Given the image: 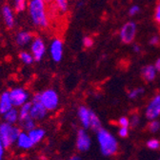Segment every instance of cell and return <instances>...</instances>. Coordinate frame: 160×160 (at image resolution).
Listing matches in <instances>:
<instances>
[{"instance_id":"1","label":"cell","mask_w":160,"mask_h":160,"mask_svg":"<svg viewBox=\"0 0 160 160\" xmlns=\"http://www.w3.org/2000/svg\"><path fill=\"white\" fill-rule=\"evenodd\" d=\"M51 0H29L27 12L32 25L39 30H46L51 25Z\"/></svg>"},{"instance_id":"2","label":"cell","mask_w":160,"mask_h":160,"mask_svg":"<svg viewBox=\"0 0 160 160\" xmlns=\"http://www.w3.org/2000/svg\"><path fill=\"white\" fill-rule=\"evenodd\" d=\"M96 138L99 144L100 152L105 156H112L118 151V143L114 136L105 129H100L96 132Z\"/></svg>"},{"instance_id":"3","label":"cell","mask_w":160,"mask_h":160,"mask_svg":"<svg viewBox=\"0 0 160 160\" xmlns=\"http://www.w3.org/2000/svg\"><path fill=\"white\" fill-rule=\"evenodd\" d=\"M20 132H21V129L16 125H12L5 121L0 123V138L6 149L11 148L16 143Z\"/></svg>"},{"instance_id":"4","label":"cell","mask_w":160,"mask_h":160,"mask_svg":"<svg viewBox=\"0 0 160 160\" xmlns=\"http://www.w3.org/2000/svg\"><path fill=\"white\" fill-rule=\"evenodd\" d=\"M35 96L49 112L55 111L59 106V95L53 89H46L41 92L35 93Z\"/></svg>"},{"instance_id":"5","label":"cell","mask_w":160,"mask_h":160,"mask_svg":"<svg viewBox=\"0 0 160 160\" xmlns=\"http://www.w3.org/2000/svg\"><path fill=\"white\" fill-rule=\"evenodd\" d=\"M30 52H32L35 62H40L44 58L47 51L46 43L41 36H34L30 44Z\"/></svg>"},{"instance_id":"6","label":"cell","mask_w":160,"mask_h":160,"mask_svg":"<svg viewBox=\"0 0 160 160\" xmlns=\"http://www.w3.org/2000/svg\"><path fill=\"white\" fill-rule=\"evenodd\" d=\"M10 96L12 99V102L13 107L19 108L23 104L30 101V93L29 92L22 87H14L11 89L10 91Z\"/></svg>"},{"instance_id":"7","label":"cell","mask_w":160,"mask_h":160,"mask_svg":"<svg viewBox=\"0 0 160 160\" xmlns=\"http://www.w3.org/2000/svg\"><path fill=\"white\" fill-rule=\"evenodd\" d=\"M49 52L52 60L55 63H59L63 59L64 53V44L61 38H53L49 46Z\"/></svg>"},{"instance_id":"8","label":"cell","mask_w":160,"mask_h":160,"mask_svg":"<svg viewBox=\"0 0 160 160\" xmlns=\"http://www.w3.org/2000/svg\"><path fill=\"white\" fill-rule=\"evenodd\" d=\"M49 111L43 106V104L38 100V98L33 94L32 98V107H31V117L35 121H41L48 115Z\"/></svg>"},{"instance_id":"9","label":"cell","mask_w":160,"mask_h":160,"mask_svg":"<svg viewBox=\"0 0 160 160\" xmlns=\"http://www.w3.org/2000/svg\"><path fill=\"white\" fill-rule=\"evenodd\" d=\"M136 31H137V27L134 22L129 21L125 23L119 32V36L121 41L125 44L132 43L135 38Z\"/></svg>"},{"instance_id":"10","label":"cell","mask_w":160,"mask_h":160,"mask_svg":"<svg viewBox=\"0 0 160 160\" xmlns=\"http://www.w3.org/2000/svg\"><path fill=\"white\" fill-rule=\"evenodd\" d=\"M14 13H15L14 10L9 4H5L1 8V16L7 29L12 30L16 25V19Z\"/></svg>"},{"instance_id":"11","label":"cell","mask_w":160,"mask_h":160,"mask_svg":"<svg viewBox=\"0 0 160 160\" xmlns=\"http://www.w3.org/2000/svg\"><path fill=\"white\" fill-rule=\"evenodd\" d=\"M145 115L149 120H154L160 115V94H156L148 104Z\"/></svg>"},{"instance_id":"12","label":"cell","mask_w":160,"mask_h":160,"mask_svg":"<svg viewBox=\"0 0 160 160\" xmlns=\"http://www.w3.org/2000/svg\"><path fill=\"white\" fill-rule=\"evenodd\" d=\"M91 147V138L88 132L81 129L76 134V148L79 152H87Z\"/></svg>"},{"instance_id":"13","label":"cell","mask_w":160,"mask_h":160,"mask_svg":"<svg viewBox=\"0 0 160 160\" xmlns=\"http://www.w3.org/2000/svg\"><path fill=\"white\" fill-rule=\"evenodd\" d=\"M33 37H34V35L32 32L27 31V30H21L16 32V34L14 36V41L18 47L23 48V47L30 46Z\"/></svg>"},{"instance_id":"14","label":"cell","mask_w":160,"mask_h":160,"mask_svg":"<svg viewBox=\"0 0 160 160\" xmlns=\"http://www.w3.org/2000/svg\"><path fill=\"white\" fill-rule=\"evenodd\" d=\"M15 144L19 149H21V150H30L34 146V144L32 141V139L29 136L28 132H25V131L20 132Z\"/></svg>"},{"instance_id":"15","label":"cell","mask_w":160,"mask_h":160,"mask_svg":"<svg viewBox=\"0 0 160 160\" xmlns=\"http://www.w3.org/2000/svg\"><path fill=\"white\" fill-rule=\"evenodd\" d=\"M13 107L9 91H4L0 94V114L3 115Z\"/></svg>"},{"instance_id":"16","label":"cell","mask_w":160,"mask_h":160,"mask_svg":"<svg viewBox=\"0 0 160 160\" xmlns=\"http://www.w3.org/2000/svg\"><path fill=\"white\" fill-rule=\"evenodd\" d=\"M91 113L92 111L89 110L86 106H80L78 111H77V114H78V118L81 122L82 126L85 129L90 128V122H91Z\"/></svg>"},{"instance_id":"17","label":"cell","mask_w":160,"mask_h":160,"mask_svg":"<svg viewBox=\"0 0 160 160\" xmlns=\"http://www.w3.org/2000/svg\"><path fill=\"white\" fill-rule=\"evenodd\" d=\"M29 136L31 137L32 141L33 142V144H38L39 142H41L43 138L45 137L46 134V131L42 128H39V127H35L34 129L31 130L30 132H27Z\"/></svg>"},{"instance_id":"18","label":"cell","mask_w":160,"mask_h":160,"mask_svg":"<svg viewBox=\"0 0 160 160\" xmlns=\"http://www.w3.org/2000/svg\"><path fill=\"white\" fill-rule=\"evenodd\" d=\"M4 121L12 125H16V123L19 122V111L18 108L12 107L11 110H9L6 113L3 114Z\"/></svg>"},{"instance_id":"19","label":"cell","mask_w":160,"mask_h":160,"mask_svg":"<svg viewBox=\"0 0 160 160\" xmlns=\"http://www.w3.org/2000/svg\"><path fill=\"white\" fill-rule=\"evenodd\" d=\"M156 72L157 71L154 65H147L143 67L141 70V74H142L143 79L148 82H151L152 80H154V78L156 77Z\"/></svg>"},{"instance_id":"20","label":"cell","mask_w":160,"mask_h":160,"mask_svg":"<svg viewBox=\"0 0 160 160\" xmlns=\"http://www.w3.org/2000/svg\"><path fill=\"white\" fill-rule=\"evenodd\" d=\"M29 0H11L12 7L17 13H22L27 11Z\"/></svg>"},{"instance_id":"21","label":"cell","mask_w":160,"mask_h":160,"mask_svg":"<svg viewBox=\"0 0 160 160\" xmlns=\"http://www.w3.org/2000/svg\"><path fill=\"white\" fill-rule=\"evenodd\" d=\"M18 57L21 63L26 66H31L33 64V62H35V60L30 51H25V50L21 51L18 54Z\"/></svg>"},{"instance_id":"22","label":"cell","mask_w":160,"mask_h":160,"mask_svg":"<svg viewBox=\"0 0 160 160\" xmlns=\"http://www.w3.org/2000/svg\"><path fill=\"white\" fill-rule=\"evenodd\" d=\"M51 3L60 13H66L69 11V0H51Z\"/></svg>"},{"instance_id":"23","label":"cell","mask_w":160,"mask_h":160,"mask_svg":"<svg viewBox=\"0 0 160 160\" xmlns=\"http://www.w3.org/2000/svg\"><path fill=\"white\" fill-rule=\"evenodd\" d=\"M31 107H32V101H28L27 103L23 104L21 107L18 108L19 111V122L31 117Z\"/></svg>"},{"instance_id":"24","label":"cell","mask_w":160,"mask_h":160,"mask_svg":"<svg viewBox=\"0 0 160 160\" xmlns=\"http://www.w3.org/2000/svg\"><path fill=\"white\" fill-rule=\"evenodd\" d=\"M35 120L32 119V117H29L23 121H20V125H21V129L25 132H30L31 130L34 129L36 127Z\"/></svg>"},{"instance_id":"25","label":"cell","mask_w":160,"mask_h":160,"mask_svg":"<svg viewBox=\"0 0 160 160\" xmlns=\"http://www.w3.org/2000/svg\"><path fill=\"white\" fill-rule=\"evenodd\" d=\"M90 128H92L93 131L97 132L98 130L101 129V121H100L99 117L96 115L94 112L92 111L91 113V122H90Z\"/></svg>"},{"instance_id":"26","label":"cell","mask_w":160,"mask_h":160,"mask_svg":"<svg viewBox=\"0 0 160 160\" xmlns=\"http://www.w3.org/2000/svg\"><path fill=\"white\" fill-rule=\"evenodd\" d=\"M160 129V122L157 121L156 119L154 120H151V122L149 123L148 125V130L151 132H157Z\"/></svg>"},{"instance_id":"27","label":"cell","mask_w":160,"mask_h":160,"mask_svg":"<svg viewBox=\"0 0 160 160\" xmlns=\"http://www.w3.org/2000/svg\"><path fill=\"white\" fill-rule=\"evenodd\" d=\"M143 92H144V90L142 88H135V89H133V90H132V91L129 92L128 96H129L130 99H135L138 96L141 95Z\"/></svg>"},{"instance_id":"28","label":"cell","mask_w":160,"mask_h":160,"mask_svg":"<svg viewBox=\"0 0 160 160\" xmlns=\"http://www.w3.org/2000/svg\"><path fill=\"white\" fill-rule=\"evenodd\" d=\"M147 147L151 150H157L160 148V141L157 139H151L147 142Z\"/></svg>"},{"instance_id":"29","label":"cell","mask_w":160,"mask_h":160,"mask_svg":"<svg viewBox=\"0 0 160 160\" xmlns=\"http://www.w3.org/2000/svg\"><path fill=\"white\" fill-rule=\"evenodd\" d=\"M82 44L85 48H91L93 45V39L91 36H85L82 39Z\"/></svg>"},{"instance_id":"30","label":"cell","mask_w":160,"mask_h":160,"mask_svg":"<svg viewBox=\"0 0 160 160\" xmlns=\"http://www.w3.org/2000/svg\"><path fill=\"white\" fill-rule=\"evenodd\" d=\"M117 123H118L119 127H127V128H129V126H130V120L127 117L122 116V117L119 118Z\"/></svg>"},{"instance_id":"31","label":"cell","mask_w":160,"mask_h":160,"mask_svg":"<svg viewBox=\"0 0 160 160\" xmlns=\"http://www.w3.org/2000/svg\"><path fill=\"white\" fill-rule=\"evenodd\" d=\"M118 134L120 137H122V138L127 137L129 135V129L127 127H119Z\"/></svg>"},{"instance_id":"32","label":"cell","mask_w":160,"mask_h":160,"mask_svg":"<svg viewBox=\"0 0 160 160\" xmlns=\"http://www.w3.org/2000/svg\"><path fill=\"white\" fill-rule=\"evenodd\" d=\"M138 124H139V116L136 115V114L132 115V118L130 119V126H132V127L134 128V127H136Z\"/></svg>"},{"instance_id":"33","label":"cell","mask_w":160,"mask_h":160,"mask_svg":"<svg viewBox=\"0 0 160 160\" xmlns=\"http://www.w3.org/2000/svg\"><path fill=\"white\" fill-rule=\"evenodd\" d=\"M154 19L157 23L160 24V2L157 4L156 8H155V12H154Z\"/></svg>"},{"instance_id":"34","label":"cell","mask_w":160,"mask_h":160,"mask_svg":"<svg viewBox=\"0 0 160 160\" xmlns=\"http://www.w3.org/2000/svg\"><path fill=\"white\" fill-rule=\"evenodd\" d=\"M5 150H6V148L4 147V145L2 143V140H1V138H0V160H3V158H4Z\"/></svg>"},{"instance_id":"35","label":"cell","mask_w":160,"mask_h":160,"mask_svg":"<svg viewBox=\"0 0 160 160\" xmlns=\"http://www.w3.org/2000/svg\"><path fill=\"white\" fill-rule=\"evenodd\" d=\"M139 10H140L139 7L136 6V5H134V6H132V7L130 8V10H129V14H130V15H135L136 13L139 12Z\"/></svg>"},{"instance_id":"36","label":"cell","mask_w":160,"mask_h":160,"mask_svg":"<svg viewBox=\"0 0 160 160\" xmlns=\"http://www.w3.org/2000/svg\"><path fill=\"white\" fill-rule=\"evenodd\" d=\"M159 41H160L159 37L156 36V35H154V36H152V37L150 39V44L152 45V46H155V45H158Z\"/></svg>"},{"instance_id":"37","label":"cell","mask_w":160,"mask_h":160,"mask_svg":"<svg viewBox=\"0 0 160 160\" xmlns=\"http://www.w3.org/2000/svg\"><path fill=\"white\" fill-rule=\"evenodd\" d=\"M154 67H155V69H156L157 72H160V58H158V59L156 60V61H155Z\"/></svg>"},{"instance_id":"38","label":"cell","mask_w":160,"mask_h":160,"mask_svg":"<svg viewBox=\"0 0 160 160\" xmlns=\"http://www.w3.org/2000/svg\"><path fill=\"white\" fill-rule=\"evenodd\" d=\"M69 160H83L81 157H80L79 155H73V156H72Z\"/></svg>"},{"instance_id":"39","label":"cell","mask_w":160,"mask_h":160,"mask_svg":"<svg viewBox=\"0 0 160 160\" xmlns=\"http://www.w3.org/2000/svg\"><path fill=\"white\" fill-rule=\"evenodd\" d=\"M133 50H134V52H139V51H140V48H139V46L134 45V46H133Z\"/></svg>"},{"instance_id":"40","label":"cell","mask_w":160,"mask_h":160,"mask_svg":"<svg viewBox=\"0 0 160 160\" xmlns=\"http://www.w3.org/2000/svg\"><path fill=\"white\" fill-rule=\"evenodd\" d=\"M158 160H160V158H159V159H158Z\"/></svg>"}]
</instances>
